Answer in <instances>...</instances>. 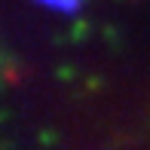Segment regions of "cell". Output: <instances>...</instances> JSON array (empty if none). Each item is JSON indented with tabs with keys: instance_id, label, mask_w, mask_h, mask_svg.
I'll list each match as a JSON object with an SVG mask.
<instances>
[{
	"instance_id": "cell-1",
	"label": "cell",
	"mask_w": 150,
	"mask_h": 150,
	"mask_svg": "<svg viewBox=\"0 0 150 150\" xmlns=\"http://www.w3.org/2000/svg\"><path fill=\"white\" fill-rule=\"evenodd\" d=\"M34 3L49 9V12H58V16H77L86 6V0H34Z\"/></svg>"
}]
</instances>
